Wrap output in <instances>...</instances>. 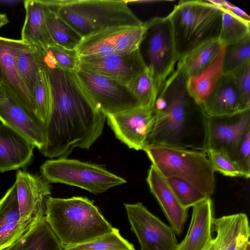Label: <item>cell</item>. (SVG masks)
<instances>
[{
	"label": "cell",
	"mask_w": 250,
	"mask_h": 250,
	"mask_svg": "<svg viewBox=\"0 0 250 250\" xmlns=\"http://www.w3.org/2000/svg\"><path fill=\"white\" fill-rule=\"evenodd\" d=\"M53 96L45 125V143L40 150L49 158H67L75 148L88 149L101 136L106 115L78 84L74 72L56 65L46 67Z\"/></svg>",
	"instance_id": "1"
},
{
	"label": "cell",
	"mask_w": 250,
	"mask_h": 250,
	"mask_svg": "<svg viewBox=\"0 0 250 250\" xmlns=\"http://www.w3.org/2000/svg\"><path fill=\"white\" fill-rule=\"evenodd\" d=\"M45 217L63 249L87 243L115 228L93 201L81 196L50 197L46 203Z\"/></svg>",
	"instance_id": "2"
},
{
	"label": "cell",
	"mask_w": 250,
	"mask_h": 250,
	"mask_svg": "<svg viewBox=\"0 0 250 250\" xmlns=\"http://www.w3.org/2000/svg\"><path fill=\"white\" fill-rule=\"evenodd\" d=\"M154 108L156 120L148 145L182 146L188 122L201 106L191 97L186 80L176 69L158 96Z\"/></svg>",
	"instance_id": "3"
},
{
	"label": "cell",
	"mask_w": 250,
	"mask_h": 250,
	"mask_svg": "<svg viewBox=\"0 0 250 250\" xmlns=\"http://www.w3.org/2000/svg\"><path fill=\"white\" fill-rule=\"evenodd\" d=\"M44 1L82 38L109 27L139 26L143 23L129 8L126 0Z\"/></svg>",
	"instance_id": "4"
},
{
	"label": "cell",
	"mask_w": 250,
	"mask_h": 250,
	"mask_svg": "<svg viewBox=\"0 0 250 250\" xmlns=\"http://www.w3.org/2000/svg\"><path fill=\"white\" fill-rule=\"evenodd\" d=\"M143 150L165 178L182 179L208 198L213 193L215 170L206 152L154 144L148 145Z\"/></svg>",
	"instance_id": "5"
},
{
	"label": "cell",
	"mask_w": 250,
	"mask_h": 250,
	"mask_svg": "<svg viewBox=\"0 0 250 250\" xmlns=\"http://www.w3.org/2000/svg\"><path fill=\"white\" fill-rule=\"evenodd\" d=\"M223 11L208 0H181L167 16L177 58L208 40L219 38Z\"/></svg>",
	"instance_id": "6"
},
{
	"label": "cell",
	"mask_w": 250,
	"mask_h": 250,
	"mask_svg": "<svg viewBox=\"0 0 250 250\" xmlns=\"http://www.w3.org/2000/svg\"><path fill=\"white\" fill-rule=\"evenodd\" d=\"M40 172L49 183L74 186L95 194L127 182L99 165L67 158L47 160L41 166Z\"/></svg>",
	"instance_id": "7"
},
{
	"label": "cell",
	"mask_w": 250,
	"mask_h": 250,
	"mask_svg": "<svg viewBox=\"0 0 250 250\" xmlns=\"http://www.w3.org/2000/svg\"><path fill=\"white\" fill-rule=\"evenodd\" d=\"M146 22L147 29L139 49L153 78L158 97L175 71L178 59L167 17H154Z\"/></svg>",
	"instance_id": "8"
},
{
	"label": "cell",
	"mask_w": 250,
	"mask_h": 250,
	"mask_svg": "<svg viewBox=\"0 0 250 250\" xmlns=\"http://www.w3.org/2000/svg\"><path fill=\"white\" fill-rule=\"evenodd\" d=\"M74 74L87 98L105 115L139 106L125 85L122 83L81 69Z\"/></svg>",
	"instance_id": "9"
},
{
	"label": "cell",
	"mask_w": 250,
	"mask_h": 250,
	"mask_svg": "<svg viewBox=\"0 0 250 250\" xmlns=\"http://www.w3.org/2000/svg\"><path fill=\"white\" fill-rule=\"evenodd\" d=\"M203 121L204 139L201 149L206 152L223 151L236 161L242 142L250 130V109L230 117L203 115Z\"/></svg>",
	"instance_id": "10"
},
{
	"label": "cell",
	"mask_w": 250,
	"mask_h": 250,
	"mask_svg": "<svg viewBox=\"0 0 250 250\" xmlns=\"http://www.w3.org/2000/svg\"><path fill=\"white\" fill-rule=\"evenodd\" d=\"M124 206L141 250H176L178 243L171 227L151 213L141 203H126Z\"/></svg>",
	"instance_id": "11"
},
{
	"label": "cell",
	"mask_w": 250,
	"mask_h": 250,
	"mask_svg": "<svg viewBox=\"0 0 250 250\" xmlns=\"http://www.w3.org/2000/svg\"><path fill=\"white\" fill-rule=\"evenodd\" d=\"M106 120L116 137L129 148L144 150L156 120L154 108L136 106L113 114Z\"/></svg>",
	"instance_id": "12"
},
{
	"label": "cell",
	"mask_w": 250,
	"mask_h": 250,
	"mask_svg": "<svg viewBox=\"0 0 250 250\" xmlns=\"http://www.w3.org/2000/svg\"><path fill=\"white\" fill-rule=\"evenodd\" d=\"M0 122L30 142L39 151L44 146L45 126L0 84Z\"/></svg>",
	"instance_id": "13"
},
{
	"label": "cell",
	"mask_w": 250,
	"mask_h": 250,
	"mask_svg": "<svg viewBox=\"0 0 250 250\" xmlns=\"http://www.w3.org/2000/svg\"><path fill=\"white\" fill-rule=\"evenodd\" d=\"M79 67L125 85L147 69L139 49L131 53H114L100 58L79 59Z\"/></svg>",
	"instance_id": "14"
},
{
	"label": "cell",
	"mask_w": 250,
	"mask_h": 250,
	"mask_svg": "<svg viewBox=\"0 0 250 250\" xmlns=\"http://www.w3.org/2000/svg\"><path fill=\"white\" fill-rule=\"evenodd\" d=\"M17 193L21 219L28 220L45 216L51 187L42 176L19 169L16 173Z\"/></svg>",
	"instance_id": "15"
},
{
	"label": "cell",
	"mask_w": 250,
	"mask_h": 250,
	"mask_svg": "<svg viewBox=\"0 0 250 250\" xmlns=\"http://www.w3.org/2000/svg\"><path fill=\"white\" fill-rule=\"evenodd\" d=\"M150 191L155 196L175 233H182L186 223L188 210L177 199L166 179L152 165L146 178Z\"/></svg>",
	"instance_id": "16"
},
{
	"label": "cell",
	"mask_w": 250,
	"mask_h": 250,
	"mask_svg": "<svg viewBox=\"0 0 250 250\" xmlns=\"http://www.w3.org/2000/svg\"><path fill=\"white\" fill-rule=\"evenodd\" d=\"M35 146L20 134L0 122V172L28 165Z\"/></svg>",
	"instance_id": "17"
},
{
	"label": "cell",
	"mask_w": 250,
	"mask_h": 250,
	"mask_svg": "<svg viewBox=\"0 0 250 250\" xmlns=\"http://www.w3.org/2000/svg\"><path fill=\"white\" fill-rule=\"evenodd\" d=\"M187 233L176 250H204L212 239L213 206L210 198L194 205Z\"/></svg>",
	"instance_id": "18"
},
{
	"label": "cell",
	"mask_w": 250,
	"mask_h": 250,
	"mask_svg": "<svg viewBox=\"0 0 250 250\" xmlns=\"http://www.w3.org/2000/svg\"><path fill=\"white\" fill-rule=\"evenodd\" d=\"M18 42L19 40L0 37V63L3 75L2 83L15 98L36 117L33 101L21 81L16 66V52Z\"/></svg>",
	"instance_id": "19"
},
{
	"label": "cell",
	"mask_w": 250,
	"mask_h": 250,
	"mask_svg": "<svg viewBox=\"0 0 250 250\" xmlns=\"http://www.w3.org/2000/svg\"><path fill=\"white\" fill-rule=\"evenodd\" d=\"M201 106L203 114L208 117H226L243 111L233 78L224 75L210 95Z\"/></svg>",
	"instance_id": "20"
},
{
	"label": "cell",
	"mask_w": 250,
	"mask_h": 250,
	"mask_svg": "<svg viewBox=\"0 0 250 250\" xmlns=\"http://www.w3.org/2000/svg\"><path fill=\"white\" fill-rule=\"evenodd\" d=\"M213 229L217 250H239L250 237L248 218L244 213L214 218Z\"/></svg>",
	"instance_id": "21"
},
{
	"label": "cell",
	"mask_w": 250,
	"mask_h": 250,
	"mask_svg": "<svg viewBox=\"0 0 250 250\" xmlns=\"http://www.w3.org/2000/svg\"><path fill=\"white\" fill-rule=\"evenodd\" d=\"M24 5L26 15L21 40L44 50L55 44L47 28L43 1L26 0Z\"/></svg>",
	"instance_id": "22"
},
{
	"label": "cell",
	"mask_w": 250,
	"mask_h": 250,
	"mask_svg": "<svg viewBox=\"0 0 250 250\" xmlns=\"http://www.w3.org/2000/svg\"><path fill=\"white\" fill-rule=\"evenodd\" d=\"M132 26H112L83 37L75 50L79 59L104 57L115 52L120 35Z\"/></svg>",
	"instance_id": "23"
},
{
	"label": "cell",
	"mask_w": 250,
	"mask_h": 250,
	"mask_svg": "<svg viewBox=\"0 0 250 250\" xmlns=\"http://www.w3.org/2000/svg\"><path fill=\"white\" fill-rule=\"evenodd\" d=\"M224 50L225 45L206 67L186 81L189 94L200 105L206 102L224 76Z\"/></svg>",
	"instance_id": "24"
},
{
	"label": "cell",
	"mask_w": 250,
	"mask_h": 250,
	"mask_svg": "<svg viewBox=\"0 0 250 250\" xmlns=\"http://www.w3.org/2000/svg\"><path fill=\"white\" fill-rule=\"evenodd\" d=\"M224 46L219 38L206 41L180 57L176 70L187 81L206 67Z\"/></svg>",
	"instance_id": "25"
},
{
	"label": "cell",
	"mask_w": 250,
	"mask_h": 250,
	"mask_svg": "<svg viewBox=\"0 0 250 250\" xmlns=\"http://www.w3.org/2000/svg\"><path fill=\"white\" fill-rule=\"evenodd\" d=\"M3 250H63V248L44 216Z\"/></svg>",
	"instance_id": "26"
},
{
	"label": "cell",
	"mask_w": 250,
	"mask_h": 250,
	"mask_svg": "<svg viewBox=\"0 0 250 250\" xmlns=\"http://www.w3.org/2000/svg\"><path fill=\"white\" fill-rule=\"evenodd\" d=\"M16 63L20 77L33 101V93L42 67L40 48L19 40Z\"/></svg>",
	"instance_id": "27"
},
{
	"label": "cell",
	"mask_w": 250,
	"mask_h": 250,
	"mask_svg": "<svg viewBox=\"0 0 250 250\" xmlns=\"http://www.w3.org/2000/svg\"><path fill=\"white\" fill-rule=\"evenodd\" d=\"M43 1L47 28L54 43L67 49L75 50L82 37Z\"/></svg>",
	"instance_id": "28"
},
{
	"label": "cell",
	"mask_w": 250,
	"mask_h": 250,
	"mask_svg": "<svg viewBox=\"0 0 250 250\" xmlns=\"http://www.w3.org/2000/svg\"><path fill=\"white\" fill-rule=\"evenodd\" d=\"M33 98L36 117L45 126L52 110L53 96L47 71L42 64Z\"/></svg>",
	"instance_id": "29"
},
{
	"label": "cell",
	"mask_w": 250,
	"mask_h": 250,
	"mask_svg": "<svg viewBox=\"0 0 250 250\" xmlns=\"http://www.w3.org/2000/svg\"><path fill=\"white\" fill-rule=\"evenodd\" d=\"M125 86L139 106L154 107L157 94L152 75L147 69L129 81Z\"/></svg>",
	"instance_id": "30"
},
{
	"label": "cell",
	"mask_w": 250,
	"mask_h": 250,
	"mask_svg": "<svg viewBox=\"0 0 250 250\" xmlns=\"http://www.w3.org/2000/svg\"><path fill=\"white\" fill-rule=\"evenodd\" d=\"M222 11L219 39L223 45L235 43L250 36V22L226 10Z\"/></svg>",
	"instance_id": "31"
},
{
	"label": "cell",
	"mask_w": 250,
	"mask_h": 250,
	"mask_svg": "<svg viewBox=\"0 0 250 250\" xmlns=\"http://www.w3.org/2000/svg\"><path fill=\"white\" fill-rule=\"evenodd\" d=\"M250 61V36L235 43L225 45L223 69L229 74Z\"/></svg>",
	"instance_id": "32"
},
{
	"label": "cell",
	"mask_w": 250,
	"mask_h": 250,
	"mask_svg": "<svg viewBox=\"0 0 250 250\" xmlns=\"http://www.w3.org/2000/svg\"><path fill=\"white\" fill-rule=\"evenodd\" d=\"M63 250H135L134 246L120 234L115 228L109 233L99 237L87 243Z\"/></svg>",
	"instance_id": "33"
},
{
	"label": "cell",
	"mask_w": 250,
	"mask_h": 250,
	"mask_svg": "<svg viewBox=\"0 0 250 250\" xmlns=\"http://www.w3.org/2000/svg\"><path fill=\"white\" fill-rule=\"evenodd\" d=\"M166 179L181 204L187 209L208 198L203 192L182 179L175 177Z\"/></svg>",
	"instance_id": "34"
},
{
	"label": "cell",
	"mask_w": 250,
	"mask_h": 250,
	"mask_svg": "<svg viewBox=\"0 0 250 250\" xmlns=\"http://www.w3.org/2000/svg\"><path fill=\"white\" fill-rule=\"evenodd\" d=\"M147 22L139 26H129L119 37L116 53H128L139 49L147 29Z\"/></svg>",
	"instance_id": "35"
},
{
	"label": "cell",
	"mask_w": 250,
	"mask_h": 250,
	"mask_svg": "<svg viewBox=\"0 0 250 250\" xmlns=\"http://www.w3.org/2000/svg\"><path fill=\"white\" fill-rule=\"evenodd\" d=\"M43 217L35 218L28 220L20 219L18 221L1 227L0 250H3L13 244Z\"/></svg>",
	"instance_id": "36"
},
{
	"label": "cell",
	"mask_w": 250,
	"mask_h": 250,
	"mask_svg": "<svg viewBox=\"0 0 250 250\" xmlns=\"http://www.w3.org/2000/svg\"><path fill=\"white\" fill-rule=\"evenodd\" d=\"M21 219L15 183L0 201V228Z\"/></svg>",
	"instance_id": "37"
},
{
	"label": "cell",
	"mask_w": 250,
	"mask_h": 250,
	"mask_svg": "<svg viewBox=\"0 0 250 250\" xmlns=\"http://www.w3.org/2000/svg\"><path fill=\"white\" fill-rule=\"evenodd\" d=\"M229 74L233 78L243 110L250 109V61Z\"/></svg>",
	"instance_id": "38"
},
{
	"label": "cell",
	"mask_w": 250,
	"mask_h": 250,
	"mask_svg": "<svg viewBox=\"0 0 250 250\" xmlns=\"http://www.w3.org/2000/svg\"><path fill=\"white\" fill-rule=\"evenodd\" d=\"M45 50L55 63L61 68L71 72L79 69V59L75 50L54 44L47 47Z\"/></svg>",
	"instance_id": "39"
},
{
	"label": "cell",
	"mask_w": 250,
	"mask_h": 250,
	"mask_svg": "<svg viewBox=\"0 0 250 250\" xmlns=\"http://www.w3.org/2000/svg\"><path fill=\"white\" fill-rule=\"evenodd\" d=\"M215 171L227 176L243 177V174L236 162L227 153L219 150L206 152Z\"/></svg>",
	"instance_id": "40"
},
{
	"label": "cell",
	"mask_w": 250,
	"mask_h": 250,
	"mask_svg": "<svg viewBox=\"0 0 250 250\" xmlns=\"http://www.w3.org/2000/svg\"><path fill=\"white\" fill-rule=\"evenodd\" d=\"M236 162L242 174L243 177H250V130L246 133L239 147Z\"/></svg>",
	"instance_id": "41"
},
{
	"label": "cell",
	"mask_w": 250,
	"mask_h": 250,
	"mask_svg": "<svg viewBox=\"0 0 250 250\" xmlns=\"http://www.w3.org/2000/svg\"><path fill=\"white\" fill-rule=\"evenodd\" d=\"M208 1L220 7L221 9L226 10L243 20L250 22V16L244 11L233 4L224 0H208Z\"/></svg>",
	"instance_id": "42"
},
{
	"label": "cell",
	"mask_w": 250,
	"mask_h": 250,
	"mask_svg": "<svg viewBox=\"0 0 250 250\" xmlns=\"http://www.w3.org/2000/svg\"><path fill=\"white\" fill-rule=\"evenodd\" d=\"M204 250H217V244L215 238H212Z\"/></svg>",
	"instance_id": "43"
},
{
	"label": "cell",
	"mask_w": 250,
	"mask_h": 250,
	"mask_svg": "<svg viewBox=\"0 0 250 250\" xmlns=\"http://www.w3.org/2000/svg\"><path fill=\"white\" fill-rule=\"evenodd\" d=\"M9 22L6 14L0 13V28Z\"/></svg>",
	"instance_id": "44"
},
{
	"label": "cell",
	"mask_w": 250,
	"mask_h": 250,
	"mask_svg": "<svg viewBox=\"0 0 250 250\" xmlns=\"http://www.w3.org/2000/svg\"><path fill=\"white\" fill-rule=\"evenodd\" d=\"M127 2H136L140 4H145V3H155V2H159L162 1V0H137V1H130V0H126Z\"/></svg>",
	"instance_id": "45"
},
{
	"label": "cell",
	"mask_w": 250,
	"mask_h": 250,
	"mask_svg": "<svg viewBox=\"0 0 250 250\" xmlns=\"http://www.w3.org/2000/svg\"><path fill=\"white\" fill-rule=\"evenodd\" d=\"M239 250H250V241H248L245 242Z\"/></svg>",
	"instance_id": "46"
},
{
	"label": "cell",
	"mask_w": 250,
	"mask_h": 250,
	"mask_svg": "<svg viewBox=\"0 0 250 250\" xmlns=\"http://www.w3.org/2000/svg\"><path fill=\"white\" fill-rule=\"evenodd\" d=\"M3 82V75L1 66L0 63V84Z\"/></svg>",
	"instance_id": "47"
},
{
	"label": "cell",
	"mask_w": 250,
	"mask_h": 250,
	"mask_svg": "<svg viewBox=\"0 0 250 250\" xmlns=\"http://www.w3.org/2000/svg\"></svg>",
	"instance_id": "48"
}]
</instances>
